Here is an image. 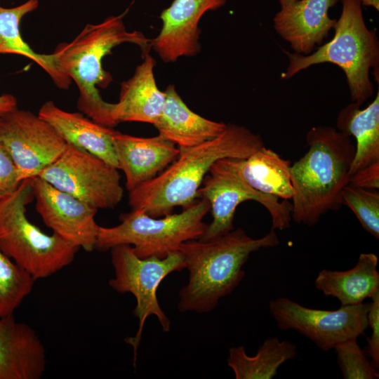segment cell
Segmentation results:
<instances>
[{"label": "cell", "instance_id": "cell-29", "mask_svg": "<svg viewBox=\"0 0 379 379\" xmlns=\"http://www.w3.org/2000/svg\"><path fill=\"white\" fill-rule=\"evenodd\" d=\"M21 182L13 159L0 142V201L13 193Z\"/></svg>", "mask_w": 379, "mask_h": 379}, {"label": "cell", "instance_id": "cell-16", "mask_svg": "<svg viewBox=\"0 0 379 379\" xmlns=\"http://www.w3.org/2000/svg\"><path fill=\"white\" fill-rule=\"evenodd\" d=\"M114 145L118 167L124 173L128 192L154 178L180 152L175 143L159 134L142 138L115 131Z\"/></svg>", "mask_w": 379, "mask_h": 379}, {"label": "cell", "instance_id": "cell-11", "mask_svg": "<svg viewBox=\"0 0 379 379\" xmlns=\"http://www.w3.org/2000/svg\"><path fill=\"white\" fill-rule=\"evenodd\" d=\"M370 302L341 306L336 310L307 307L284 297L272 299L269 311L282 331L293 330L328 351L339 343L364 334L368 328Z\"/></svg>", "mask_w": 379, "mask_h": 379}, {"label": "cell", "instance_id": "cell-8", "mask_svg": "<svg viewBox=\"0 0 379 379\" xmlns=\"http://www.w3.org/2000/svg\"><path fill=\"white\" fill-rule=\"evenodd\" d=\"M241 159L225 158L215 162L206 175L197 198L209 203L212 221L199 239L208 240L234 230L237 206L252 200L262 204L272 218V229L284 230L290 227L291 204L288 201L260 192L244 180L240 170Z\"/></svg>", "mask_w": 379, "mask_h": 379}, {"label": "cell", "instance_id": "cell-9", "mask_svg": "<svg viewBox=\"0 0 379 379\" xmlns=\"http://www.w3.org/2000/svg\"><path fill=\"white\" fill-rule=\"evenodd\" d=\"M110 251L114 277L109 279V286L118 293H130L136 300L133 314L139 320L138 329L134 337L126 339L133 347L135 361L148 317H157L164 332L170 331L171 321L159 304L157 292L166 276L185 269L184 259L180 251L171 253L164 258H141L135 255L131 246L126 244L114 246Z\"/></svg>", "mask_w": 379, "mask_h": 379}, {"label": "cell", "instance_id": "cell-27", "mask_svg": "<svg viewBox=\"0 0 379 379\" xmlns=\"http://www.w3.org/2000/svg\"><path fill=\"white\" fill-rule=\"evenodd\" d=\"M342 203L349 207L363 228L379 239V193L347 185L342 190Z\"/></svg>", "mask_w": 379, "mask_h": 379}, {"label": "cell", "instance_id": "cell-14", "mask_svg": "<svg viewBox=\"0 0 379 379\" xmlns=\"http://www.w3.org/2000/svg\"><path fill=\"white\" fill-rule=\"evenodd\" d=\"M227 0H173L161 13L162 27L152 46L165 62L182 56H194L200 51L201 31L198 27L202 15L216 10Z\"/></svg>", "mask_w": 379, "mask_h": 379}, {"label": "cell", "instance_id": "cell-24", "mask_svg": "<svg viewBox=\"0 0 379 379\" xmlns=\"http://www.w3.org/2000/svg\"><path fill=\"white\" fill-rule=\"evenodd\" d=\"M297 354L294 343L272 336L264 340L253 356L247 354L244 346L230 348L227 361L236 379H272L284 363Z\"/></svg>", "mask_w": 379, "mask_h": 379}, {"label": "cell", "instance_id": "cell-1", "mask_svg": "<svg viewBox=\"0 0 379 379\" xmlns=\"http://www.w3.org/2000/svg\"><path fill=\"white\" fill-rule=\"evenodd\" d=\"M264 146L262 138L248 128L227 124L217 137L180 152L178 158L152 180L129 191L128 204L159 218L177 206L185 208L197 199V192L213 164L225 158L246 159Z\"/></svg>", "mask_w": 379, "mask_h": 379}, {"label": "cell", "instance_id": "cell-13", "mask_svg": "<svg viewBox=\"0 0 379 379\" xmlns=\"http://www.w3.org/2000/svg\"><path fill=\"white\" fill-rule=\"evenodd\" d=\"M35 208L53 233L87 252L95 249L98 209L35 176L29 178Z\"/></svg>", "mask_w": 379, "mask_h": 379}, {"label": "cell", "instance_id": "cell-28", "mask_svg": "<svg viewBox=\"0 0 379 379\" xmlns=\"http://www.w3.org/2000/svg\"><path fill=\"white\" fill-rule=\"evenodd\" d=\"M333 350L344 379L379 378L378 370L373 365L366 351L361 348L356 338L343 341L338 344Z\"/></svg>", "mask_w": 379, "mask_h": 379}, {"label": "cell", "instance_id": "cell-4", "mask_svg": "<svg viewBox=\"0 0 379 379\" xmlns=\"http://www.w3.org/2000/svg\"><path fill=\"white\" fill-rule=\"evenodd\" d=\"M131 43L145 51L149 40L140 32H128L122 16H110L102 22L86 25L70 42L60 44L53 54L60 69L79 88L78 109L90 119L108 127L116 126L112 104L102 100L97 86L106 87L111 76L102 67V59L116 46Z\"/></svg>", "mask_w": 379, "mask_h": 379}, {"label": "cell", "instance_id": "cell-31", "mask_svg": "<svg viewBox=\"0 0 379 379\" xmlns=\"http://www.w3.org/2000/svg\"><path fill=\"white\" fill-rule=\"evenodd\" d=\"M350 185L378 190L379 189V162L362 168L350 177Z\"/></svg>", "mask_w": 379, "mask_h": 379}, {"label": "cell", "instance_id": "cell-12", "mask_svg": "<svg viewBox=\"0 0 379 379\" xmlns=\"http://www.w3.org/2000/svg\"><path fill=\"white\" fill-rule=\"evenodd\" d=\"M0 142L13 159L22 181L55 161L67 143L47 121L18 107L0 118Z\"/></svg>", "mask_w": 379, "mask_h": 379}, {"label": "cell", "instance_id": "cell-3", "mask_svg": "<svg viewBox=\"0 0 379 379\" xmlns=\"http://www.w3.org/2000/svg\"><path fill=\"white\" fill-rule=\"evenodd\" d=\"M306 142L308 150L291 166V218L313 226L343 204L341 193L350 182L355 145L350 136L329 126L310 128Z\"/></svg>", "mask_w": 379, "mask_h": 379}, {"label": "cell", "instance_id": "cell-2", "mask_svg": "<svg viewBox=\"0 0 379 379\" xmlns=\"http://www.w3.org/2000/svg\"><path fill=\"white\" fill-rule=\"evenodd\" d=\"M279 244L274 230L255 239L241 228L208 240L184 242L179 251L189 279L180 291L178 310L198 313L213 310L221 298L232 293L241 283L245 276L243 267L250 255Z\"/></svg>", "mask_w": 379, "mask_h": 379}, {"label": "cell", "instance_id": "cell-32", "mask_svg": "<svg viewBox=\"0 0 379 379\" xmlns=\"http://www.w3.org/2000/svg\"><path fill=\"white\" fill-rule=\"evenodd\" d=\"M17 99L11 94L0 95V118L17 107Z\"/></svg>", "mask_w": 379, "mask_h": 379}, {"label": "cell", "instance_id": "cell-17", "mask_svg": "<svg viewBox=\"0 0 379 379\" xmlns=\"http://www.w3.org/2000/svg\"><path fill=\"white\" fill-rule=\"evenodd\" d=\"M46 366V350L36 331L13 315L0 318V379H39Z\"/></svg>", "mask_w": 379, "mask_h": 379}, {"label": "cell", "instance_id": "cell-15", "mask_svg": "<svg viewBox=\"0 0 379 379\" xmlns=\"http://www.w3.org/2000/svg\"><path fill=\"white\" fill-rule=\"evenodd\" d=\"M338 1L296 0L281 7L273 18L274 28L294 53L309 55L334 28L336 20L328 16V10Z\"/></svg>", "mask_w": 379, "mask_h": 379}, {"label": "cell", "instance_id": "cell-7", "mask_svg": "<svg viewBox=\"0 0 379 379\" xmlns=\"http://www.w3.org/2000/svg\"><path fill=\"white\" fill-rule=\"evenodd\" d=\"M209 211V203L204 199H196L179 213H170L159 218L152 217L142 210L132 209L120 217L121 223L118 225L99 226L95 249L106 251L126 244L133 246L139 258H164L179 251L184 242L201 238L207 227L203 219Z\"/></svg>", "mask_w": 379, "mask_h": 379}, {"label": "cell", "instance_id": "cell-19", "mask_svg": "<svg viewBox=\"0 0 379 379\" xmlns=\"http://www.w3.org/2000/svg\"><path fill=\"white\" fill-rule=\"evenodd\" d=\"M155 62L145 53L133 75L121 85L119 101L112 105V117L117 125L124 121L152 124L159 119L166 99L154 76Z\"/></svg>", "mask_w": 379, "mask_h": 379}, {"label": "cell", "instance_id": "cell-20", "mask_svg": "<svg viewBox=\"0 0 379 379\" xmlns=\"http://www.w3.org/2000/svg\"><path fill=\"white\" fill-rule=\"evenodd\" d=\"M161 113L154 124L159 134L183 151L219 135L227 124L207 119L187 107L173 85L164 91Z\"/></svg>", "mask_w": 379, "mask_h": 379}, {"label": "cell", "instance_id": "cell-10", "mask_svg": "<svg viewBox=\"0 0 379 379\" xmlns=\"http://www.w3.org/2000/svg\"><path fill=\"white\" fill-rule=\"evenodd\" d=\"M96 209H113L124 189L118 168L71 144L37 175Z\"/></svg>", "mask_w": 379, "mask_h": 379}, {"label": "cell", "instance_id": "cell-5", "mask_svg": "<svg viewBox=\"0 0 379 379\" xmlns=\"http://www.w3.org/2000/svg\"><path fill=\"white\" fill-rule=\"evenodd\" d=\"M342 11L334 36L309 55L286 51L288 65L282 78L289 79L312 65L330 62L344 72L352 102L361 105L373 93L370 70L378 73L379 42L364 21L360 0H341Z\"/></svg>", "mask_w": 379, "mask_h": 379}, {"label": "cell", "instance_id": "cell-25", "mask_svg": "<svg viewBox=\"0 0 379 379\" xmlns=\"http://www.w3.org/2000/svg\"><path fill=\"white\" fill-rule=\"evenodd\" d=\"M239 165L244 180L255 190L284 199L292 198L289 160L264 145L248 158L241 159Z\"/></svg>", "mask_w": 379, "mask_h": 379}, {"label": "cell", "instance_id": "cell-33", "mask_svg": "<svg viewBox=\"0 0 379 379\" xmlns=\"http://www.w3.org/2000/svg\"><path fill=\"white\" fill-rule=\"evenodd\" d=\"M361 5L366 6H371L376 9L379 10V0H360Z\"/></svg>", "mask_w": 379, "mask_h": 379}, {"label": "cell", "instance_id": "cell-22", "mask_svg": "<svg viewBox=\"0 0 379 379\" xmlns=\"http://www.w3.org/2000/svg\"><path fill=\"white\" fill-rule=\"evenodd\" d=\"M352 102L336 119L337 129L356 140L355 154L349 178L358 171L379 162V91L366 108Z\"/></svg>", "mask_w": 379, "mask_h": 379}, {"label": "cell", "instance_id": "cell-26", "mask_svg": "<svg viewBox=\"0 0 379 379\" xmlns=\"http://www.w3.org/2000/svg\"><path fill=\"white\" fill-rule=\"evenodd\" d=\"M35 280L0 250V318L13 315L32 292Z\"/></svg>", "mask_w": 379, "mask_h": 379}, {"label": "cell", "instance_id": "cell-6", "mask_svg": "<svg viewBox=\"0 0 379 379\" xmlns=\"http://www.w3.org/2000/svg\"><path fill=\"white\" fill-rule=\"evenodd\" d=\"M33 200L29 178L0 201V250L36 280L70 265L80 248L29 220L27 206Z\"/></svg>", "mask_w": 379, "mask_h": 379}, {"label": "cell", "instance_id": "cell-21", "mask_svg": "<svg viewBox=\"0 0 379 379\" xmlns=\"http://www.w3.org/2000/svg\"><path fill=\"white\" fill-rule=\"evenodd\" d=\"M378 262L374 253H362L350 270H321L314 279V286L325 296L338 299L341 306L363 303L379 292Z\"/></svg>", "mask_w": 379, "mask_h": 379}, {"label": "cell", "instance_id": "cell-30", "mask_svg": "<svg viewBox=\"0 0 379 379\" xmlns=\"http://www.w3.org/2000/svg\"><path fill=\"white\" fill-rule=\"evenodd\" d=\"M371 300L367 314L368 327L371 329V335L367 340L366 352L375 368L379 370V292Z\"/></svg>", "mask_w": 379, "mask_h": 379}, {"label": "cell", "instance_id": "cell-18", "mask_svg": "<svg viewBox=\"0 0 379 379\" xmlns=\"http://www.w3.org/2000/svg\"><path fill=\"white\" fill-rule=\"evenodd\" d=\"M38 115L49 123L67 143L88 152L119 169L114 145L115 130L81 113L63 110L51 100L41 106Z\"/></svg>", "mask_w": 379, "mask_h": 379}, {"label": "cell", "instance_id": "cell-34", "mask_svg": "<svg viewBox=\"0 0 379 379\" xmlns=\"http://www.w3.org/2000/svg\"><path fill=\"white\" fill-rule=\"evenodd\" d=\"M296 0H279L281 7L286 6L295 1Z\"/></svg>", "mask_w": 379, "mask_h": 379}, {"label": "cell", "instance_id": "cell-23", "mask_svg": "<svg viewBox=\"0 0 379 379\" xmlns=\"http://www.w3.org/2000/svg\"><path fill=\"white\" fill-rule=\"evenodd\" d=\"M39 4V0H27L11 8H6L0 4V55L16 54L33 60L49 75L58 88L67 89L72 79L60 69L53 53H36L21 35L20 23L22 18L37 9Z\"/></svg>", "mask_w": 379, "mask_h": 379}]
</instances>
